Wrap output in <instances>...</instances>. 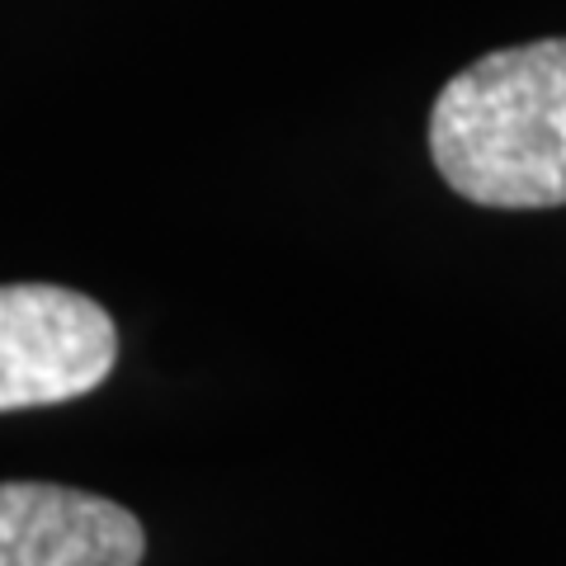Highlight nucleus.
Listing matches in <instances>:
<instances>
[{
	"instance_id": "f03ea898",
	"label": "nucleus",
	"mask_w": 566,
	"mask_h": 566,
	"mask_svg": "<svg viewBox=\"0 0 566 566\" xmlns=\"http://www.w3.org/2000/svg\"><path fill=\"white\" fill-rule=\"evenodd\" d=\"M118 331L62 283H0V411L76 401L114 374Z\"/></svg>"
},
{
	"instance_id": "f257e3e1",
	"label": "nucleus",
	"mask_w": 566,
	"mask_h": 566,
	"mask_svg": "<svg viewBox=\"0 0 566 566\" xmlns=\"http://www.w3.org/2000/svg\"><path fill=\"white\" fill-rule=\"evenodd\" d=\"M430 156L482 208L566 203V39L486 52L439 91Z\"/></svg>"
},
{
	"instance_id": "7ed1b4c3",
	"label": "nucleus",
	"mask_w": 566,
	"mask_h": 566,
	"mask_svg": "<svg viewBox=\"0 0 566 566\" xmlns=\"http://www.w3.org/2000/svg\"><path fill=\"white\" fill-rule=\"evenodd\" d=\"M133 510L57 482H0V566H142Z\"/></svg>"
}]
</instances>
